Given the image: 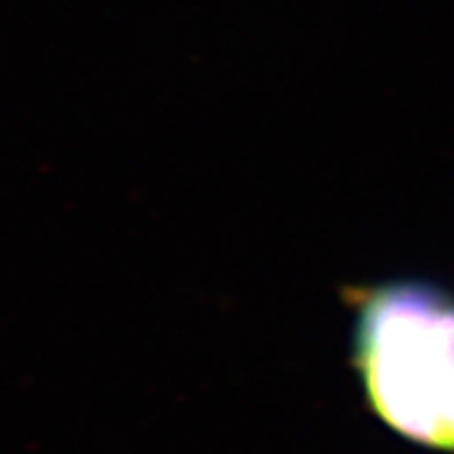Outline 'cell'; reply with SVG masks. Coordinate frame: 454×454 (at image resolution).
<instances>
[{
    "label": "cell",
    "mask_w": 454,
    "mask_h": 454,
    "mask_svg": "<svg viewBox=\"0 0 454 454\" xmlns=\"http://www.w3.org/2000/svg\"><path fill=\"white\" fill-rule=\"evenodd\" d=\"M354 364L381 421L454 452V297L425 282L356 288Z\"/></svg>",
    "instance_id": "6da1fadb"
}]
</instances>
